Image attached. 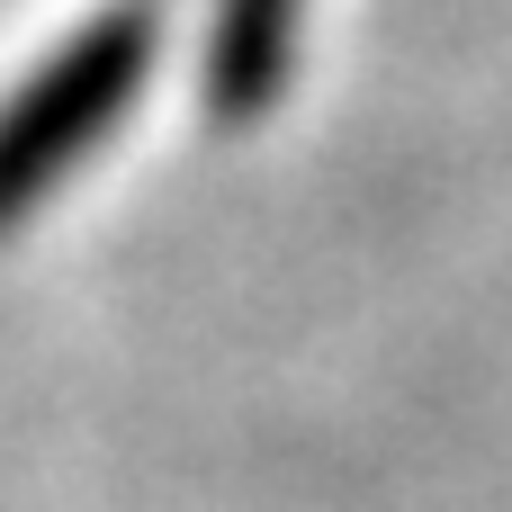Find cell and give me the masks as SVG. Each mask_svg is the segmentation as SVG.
<instances>
[{
    "label": "cell",
    "mask_w": 512,
    "mask_h": 512,
    "mask_svg": "<svg viewBox=\"0 0 512 512\" xmlns=\"http://www.w3.org/2000/svg\"><path fill=\"white\" fill-rule=\"evenodd\" d=\"M153 63V18L144 9H108L90 18L9 108H0V225H18L144 90Z\"/></svg>",
    "instance_id": "1"
}]
</instances>
